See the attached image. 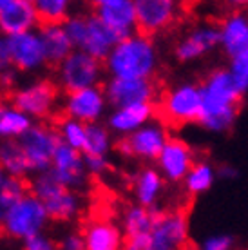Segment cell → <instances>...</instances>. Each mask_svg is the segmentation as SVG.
Here are the masks:
<instances>
[{
    "instance_id": "6da1fadb",
    "label": "cell",
    "mask_w": 248,
    "mask_h": 250,
    "mask_svg": "<svg viewBox=\"0 0 248 250\" xmlns=\"http://www.w3.org/2000/svg\"><path fill=\"white\" fill-rule=\"evenodd\" d=\"M201 85L203 111L199 118V127L212 134L228 132L239 114L241 94L230 76L227 67H216L205 76Z\"/></svg>"
},
{
    "instance_id": "7a4b0ae2",
    "label": "cell",
    "mask_w": 248,
    "mask_h": 250,
    "mask_svg": "<svg viewBox=\"0 0 248 250\" xmlns=\"http://www.w3.org/2000/svg\"><path fill=\"white\" fill-rule=\"evenodd\" d=\"M160 53L149 35L134 33L120 40L103 62L111 78L120 80H152L158 71Z\"/></svg>"
},
{
    "instance_id": "3957f363",
    "label": "cell",
    "mask_w": 248,
    "mask_h": 250,
    "mask_svg": "<svg viewBox=\"0 0 248 250\" xmlns=\"http://www.w3.org/2000/svg\"><path fill=\"white\" fill-rule=\"evenodd\" d=\"M163 118L174 125L198 124L203 111L201 85L194 82H180L163 94L160 104Z\"/></svg>"
},
{
    "instance_id": "277c9868",
    "label": "cell",
    "mask_w": 248,
    "mask_h": 250,
    "mask_svg": "<svg viewBox=\"0 0 248 250\" xmlns=\"http://www.w3.org/2000/svg\"><path fill=\"white\" fill-rule=\"evenodd\" d=\"M49 219L45 205L29 192L15 205L0 229L11 239H19L24 243L38 234H43Z\"/></svg>"
},
{
    "instance_id": "5b68a950",
    "label": "cell",
    "mask_w": 248,
    "mask_h": 250,
    "mask_svg": "<svg viewBox=\"0 0 248 250\" xmlns=\"http://www.w3.org/2000/svg\"><path fill=\"white\" fill-rule=\"evenodd\" d=\"M103 71H105V65L102 60H96L94 57L87 55L85 51L75 49L58 65L56 76L60 85L67 93H75L82 89L98 87Z\"/></svg>"
},
{
    "instance_id": "8992f818",
    "label": "cell",
    "mask_w": 248,
    "mask_h": 250,
    "mask_svg": "<svg viewBox=\"0 0 248 250\" xmlns=\"http://www.w3.org/2000/svg\"><path fill=\"white\" fill-rule=\"evenodd\" d=\"M168 131L160 120H152L142 129L127 138H120L116 150L125 158H134L142 162H156L168 142Z\"/></svg>"
},
{
    "instance_id": "52a82bcc",
    "label": "cell",
    "mask_w": 248,
    "mask_h": 250,
    "mask_svg": "<svg viewBox=\"0 0 248 250\" xmlns=\"http://www.w3.org/2000/svg\"><path fill=\"white\" fill-rule=\"evenodd\" d=\"M19 142L27 158L31 174H40L49 170L56 149L62 144L56 129L43 124H35Z\"/></svg>"
},
{
    "instance_id": "ba28073f",
    "label": "cell",
    "mask_w": 248,
    "mask_h": 250,
    "mask_svg": "<svg viewBox=\"0 0 248 250\" xmlns=\"http://www.w3.org/2000/svg\"><path fill=\"white\" fill-rule=\"evenodd\" d=\"M190 227L183 210H158L149 238L154 250H183L188 243Z\"/></svg>"
},
{
    "instance_id": "9c48e42d",
    "label": "cell",
    "mask_w": 248,
    "mask_h": 250,
    "mask_svg": "<svg viewBox=\"0 0 248 250\" xmlns=\"http://www.w3.org/2000/svg\"><path fill=\"white\" fill-rule=\"evenodd\" d=\"M219 47V24L201 22L183 35L174 45V57L181 63H192L208 57Z\"/></svg>"
},
{
    "instance_id": "30bf717a",
    "label": "cell",
    "mask_w": 248,
    "mask_h": 250,
    "mask_svg": "<svg viewBox=\"0 0 248 250\" xmlns=\"http://www.w3.org/2000/svg\"><path fill=\"white\" fill-rule=\"evenodd\" d=\"M196 152L192 145L186 144L183 138L170 136L167 145L163 147L162 154L156 160V169L168 183H183L186 174L194 167Z\"/></svg>"
},
{
    "instance_id": "8fae6325",
    "label": "cell",
    "mask_w": 248,
    "mask_h": 250,
    "mask_svg": "<svg viewBox=\"0 0 248 250\" xmlns=\"http://www.w3.org/2000/svg\"><path fill=\"white\" fill-rule=\"evenodd\" d=\"M11 102L31 120L45 118L56 105V87L49 80H35L17 89Z\"/></svg>"
},
{
    "instance_id": "7c38bea8",
    "label": "cell",
    "mask_w": 248,
    "mask_h": 250,
    "mask_svg": "<svg viewBox=\"0 0 248 250\" xmlns=\"http://www.w3.org/2000/svg\"><path fill=\"white\" fill-rule=\"evenodd\" d=\"M107 96L103 87H89L67 93L63 100V111L69 118H75L82 124H98L107 114Z\"/></svg>"
},
{
    "instance_id": "4fadbf2b",
    "label": "cell",
    "mask_w": 248,
    "mask_h": 250,
    "mask_svg": "<svg viewBox=\"0 0 248 250\" xmlns=\"http://www.w3.org/2000/svg\"><path fill=\"white\" fill-rule=\"evenodd\" d=\"M94 15L120 40L138 33L136 2L134 0H98L94 4Z\"/></svg>"
},
{
    "instance_id": "5bb4252c",
    "label": "cell",
    "mask_w": 248,
    "mask_h": 250,
    "mask_svg": "<svg viewBox=\"0 0 248 250\" xmlns=\"http://www.w3.org/2000/svg\"><path fill=\"white\" fill-rule=\"evenodd\" d=\"M6 42L7 49H9V57H11V65L17 71L35 73L47 63L38 29L15 35V37H6Z\"/></svg>"
},
{
    "instance_id": "9a60e30c",
    "label": "cell",
    "mask_w": 248,
    "mask_h": 250,
    "mask_svg": "<svg viewBox=\"0 0 248 250\" xmlns=\"http://www.w3.org/2000/svg\"><path fill=\"white\" fill-rule=\"evenodd\" d=\"M49 170L62 187L71 188L75 192L85 188L87 169L83 152H80V150H75L67 147V145L60 144V147L55 152V158H53Z\"/></svg>"
},
{
    "instance_id": "2e32d148",
    "label": "cell",
    "mask_w": 248,
    "mask_h": 250,
    "mask_svg": "<svg viewBox=\"0 0 248 250\" xmlns=\"http://www.w3.org/2000/svg\"><path fill=\"white\" fill-rule=\"evenodd\" d=\"M103 91L112 109L136 105V104H152L156 98V85L152 80L109 78L103 85Z\"/></svg>"
},
{
    "instance_id": "e0dca14e",
    "label": "cell",
    "mask_w": 248,
    "mask_h": 250,
    "mask_svg": "<svg viewBox=\"0 0 248 250\" xmlns=\"http://www.w3.org/2000/svg\"><path fill=\"white\" fill-rule=\"evenodd\" d=\"M40 24L38 11L31 0H2L0 7V33L2 37H15L37 31Z\"/></svg>"
},
{
    "instance_id": "ac0fdd59",
    "label": "cell",
    "mask_w": 248,
    "mask_h": 250,
    "mask_svg": "<svg viewBox=\"0 0 248 250\" xmlns=\"http://www.w3.org/2000/svg\"><path fill=\"white\" fill-rule=\"evenodd\" d=\"M180 6L174 0H136L138 29L143 35H152L167 29L176 22Z\"/></svg>"
},
{
    "instance_id": "d6986e66",
    "label": "cell",
    "mask_w": 248,
    "mask_h": 250,
    "mask_svg": "<svg viewBox=\"0 0 248 250\" xmlns=\"http://www.w3.org/2000/svg\"><path fill=\"white\" fill-rule=\"evenodd\" d=\"M219 47L228 60L248 53V13L232 11L219 22Z\"/></svg>"
},
{
    "instance_id": "ffe728a7",
    "label": "cell",
    "mask_w": 248,
    "mask_h": 250,
    "mask_svg": "<svg viewBox=\"0 0 248 250\" xmlns=\"http://www.w3.org/2000/svg\"><path fill=\"white\" fill-rule=\"evenodd\" d=\"M154 104H136V105H127L112 109L107 114V127L112 134L120 138H127L143 125L154 120Z\"/></svg>"
},
{
    "instance_id": "44dd1931",
    "label": "cell",
    "mask_w": 248,
    "mask_h": 250,
    "mask_svg": "<svg viewBox=\"0 0 248 250\" xmlns=\"http://www.w3.org/2000/svg\"><path fill=\"white\" fill-rule=\"evenodd\" d=\"M120 38L107 27L96 15H87V31L83 37L80 49L85 51L87 55L94 57L96 60L105 62L111 51L116 47Z\"/></svg>"
},
{
    "instance_id": "7402d4cb",
    "label": "cell",
    "mask_w": 248,
    "mask_h": 250,
    "mask_svg": "<svg viewBox=\"0 0 248 250\" xmlns=\"http://www.w3.org/2000/svg\"><path fill=\"white\" fill-rule=\"evenodd\" d=\"M83 243L85 250H124L125 234L109 219H96L85 227Z\"/></svg>"
},
{
    "instance_id": "603a6c76",
    "label": "cell",
    "mask_w": 248,
    "mask_h": 250,
    "mask_svg": "<svg viewBox=\"0 0 248 250\" xmlns=\"http://www.w3.org/2000/svg\"><path fill=\"white\" fill-rule=\"evenodd\" d=\"M165 190V178L156 167H143L132 180V194L136 205L145 208H156Z\"/></svg>"
},
{
    "instance_id": "cb8c5ba5",
    "label": "cell",
    "mask_w": 248,
    "mask_h": 250,
    "mask_svg": "<svg viewBox=\"0 0 248 250\" xmlns=\"http://www.w3.org/2000/svg\"><path fill=\"white\" fill-rule=\"evenodd\" d=\"M45 60L51 65H60L75 51V45L63 29V24H42L38 27Z\"/></svg>"
},
{
    "instance_id": "d4e9b609",
    "label": "cell",
    "mask_w": 248,
    "mask_h": 250,
    "mask_svg": "<svg viewBox=\"0 0 248 250\" xmlns=\"http://www.w3.org/2000/svg\"><path fill=\"white\" fill-rule=\"evenodd\" d=\"M33 125V120L13 105V102H0V142L20 140Z\"/></svg>"
},
{
    "instance_id": "484cf974",
    "label": "cell",
    "mask_w": 248,
    "mask_h": 250,
    "mask_svg": "<svg viewBox=\"0 0 248 250\" xmlns=\"http://www.w3.org/2000/svg\"><path fill=\"white\" fill-rule=\"evenodd\" d=\"M51 219L56 221H69L75 219L82 210V196L71 188L60 187L47 201H43Z\"/></svg>"
},
{
    "instance_id": "4316f807",
    "label": "cell",
    "mask_w": 248,
    "mask_h": 250,
    "mask_svg": "<svg viewBox=\"0 0 248 250\" xmlns=\"http://www.w3.org/2000/svg\"><path fill=\"white\" fill-rule=\"evenodd\" d=\"M158 210L156 208H145L142 205H130L125 208L122 216V230L127 238H140V236H149Z\"/></svg>"
},
{
    "instance_id": "83f0119b",
    "label": "cell",
    "mask_w": 248,
    "mask_h": 250,
    "mask_svg": "<svg viewBox=\"0 0 248 250\" xmlns=\"http://www.w3.org/2000/svg\"><path fill=\"white\" fill-rule=\"evenodd\" d=\"M0 167L6 172V176L19 178V180L31 174L27 158H25L24 150L20 147L19 140H4V142H0Z\"/></svg>"
},
{
    "instance_id": "f1b7e54d",
    "label": "cell",
    "mask_w": 248,
    "mask_h": 250,
    "mask_svg": "<svg viewBox=\"0 0 248 250\" xmlns=\"http://www.w3.org/2000/svg\"><path fill=\"white\" fill-rule=\"evenodd\" d=\"M216 180L217 167H214L208 160H198L181 185L188 196H201L214 187Z\"/></svg>"
},
{
    "instance_id": "f546056e",
    "label": "cell",
    "mask_w": 248,
    "mask_h": 250,
    "mask_svg": "<svg viewBox=\"0 0 248 250\" xmlns=\"http://www.w3.org/2000/svg\"><path fill=\"white\" fill-rule=\"evenodd\" d=\"M27 194L29 192H27L24 180L6 176V180L0 183V227L4 225V221L15 208V205Z\"/></svg>"
},
{
    "instance_id": "4dcf8cb0",
    "label": "cell",
    "mask_w": 248,
    "mask_h": 250,
    "mask_svg": "<svg viewBox=\"0 0 248 250\" xmlns=\"http://www.w3.org/2000/svg\"><path fill=\"white\" fill-rule=\"evenodd\" d=\"M112 150V132L105 124H89L87 125V136L83 154H94V156H107Z\"/></svg>"
},
{
    "instance_id": "1f68e13d",
    "label": "cell",
    "mask_w": 248,
    "mask_h": 250,
    "mask_svg": "<svg viewBox=\"0 0 248 250\" xmlns=\"http://www.w3.org/2000/svg\"><path fill=\"white\" fill-rule=\"evenodd\" d=\"M56 132H58V138L63 145H67L71 149L80 150L83 152V147H85V136H87V125L78 122L75 118H62L58 122V127H56Z\"/></svg>"
},
{
    "instance_id": "d6a6232c",
    "label": "cell",
    "mask_w": 248,
    "mask_h": 250,
    "mask_svg": "<svg viewBox=\"0 0 248 250\" xmlns=\"http://www.w3.org/2000/svg\"><path fill=\"white\" fill-rule=\"evenodd\" d=\"M35 7L42 24H63L71 17L69 0H37Z\"/></svg>"
},
{
    "instance_id": "836d02e7",
    "label": "cell",
    "mask_w": 248,
    "mask_h": 250,
    "mask_svg": "<svg viewBox=\"0 0 248 250\" xmlns=\"http://www.w3.org/2000/svg\"><path fill=\"white\" fill-rule=\"evenodd\" d=\"M62 187L60 183L56 182V178L51 174V170H45V172H40V174H33L31 183H29V190L35 198L42 201H47L53 196V194Z\"/></svg>"
},
{
    "instance_id": "e575fe53",
    "label": "cell",
    "mask_w": 248,
    "mask_h": 250,
    "mask_svg": "<svg viewBox=\"0 0 248 250\" xmlns=\"http://www.w3.org/2000/svg\"><path fill=\"white\" fill-rule=\"evenodd\" d=\"M227 69H228L239 94L245 96L248 93V53L230 58L228 63H227Z\"/></svg>"
},
{
    "instance_id": "d590c367",
    "label": "cell",
    "mask_w": 248,
    "mask_h": 250,
    "mask_svg": "<svg viewBox=\"0 0 248 250\" xmlns=\"http://www.w3.org/2000/svg\"><path fill=\"white\" fill-rule=\"evenodd\" d=\"M63 29L67 33V37L71 38V42L75 45V49H80L83 37L87 31V15H71L65 22H63Z\"/></svg>"
},
{
    "instance_id": "8d00e7d4",
    "label": "cell",
    "mask_w": 248,
    "mask_h": 250,
    "mask_svg": "<svg viewBox=\"0 0 248 250\" xmlns=\"http://www.w3.org/2000/svg\"><path fill=\"white\" fill-rule=\"evenodd\" d=\"M236 249V239L230 234H210L199 241L198 250H234Z\"/></svg>"
},
{
    "instance_id": "74e56055",
    "label": "cell",
    "mask_w": 248,
    "mask_h": 250,
    "mask_svg": "<svg viewBox=\"0 0 248 250\" xmlns=\"http://www.w3.org/2000/svg\"><path fill=\"white\" fill-rule=\"evenodd\" d=\"M83 160H85L87 174L100 176V174H103V172H107V169H109V158H107V156L83 154Z\"/></svg>"
},
{
    "instance_id": "f35d334b",
    "label": "cell",
    "mask_w": 248,
    "mask_h": 250,
    "mask_svg": "<svg viewBox=\"0 0 248 250\" xmlns=\"http://www.w3.org/2000/svg\"><path fill=\"white\" fill-rule=\"evenodd\" d=\"M22 249L24 250H56V243L49 236L38 234L35 238L24 241V243H22Z\"/></svg>"
},
{
    "instance_id": "ab89813d",
    "label": "cell",
    "mask_w": 248,
    "mask_h": 250,
    "mask_svg": "<svg viewBox=\"0 0 248 250\" xmlns=\"http://www.w3.org/2000/svg\"><path fill=\"white\" fill-rule=\"evenodd\" d=\"M62 250H85V243H83V236L76 234V232H69L62 238L60 243Z\"/></svg>"
},
{
    "instance_id": "60d3db41",
    "label": "cell",
    "mask_w": 248,
    "mask_h": 250,
    "mask_svg": "<svg viewBox=\"0 0 248 250\" xmlns=\"http://www.w3.org/2000/svg\"><path fill=\"white\" fill-rule=\"evenodd\" d=\"M124 250H154L150 243L149 236H140V238H127L125 239Z\"/></svg>"
},
{
    "instance_id": "b9f144b4",
    "label": "cell",
    "mask_w": 248,
    "mask_h": 250,
    "mask_svg": "<svg viewBox=\"0 0 248 250\" xmlns=\"http://www.w3.org/2000/svg\"><path fill=\"white\" fill-rule=\"evenodd\" d=\"M17 78H19V71L13 67H6L0 69V87L9 89L17 83Z\"/></svg>"
},
{
    "instance_id": "7bdbcfd3",
    "label": "cell",
    "mask_w": 248,
    "mask_h": 250,
    "mask_svg": "<svg viewBox=\"0 0 248 250\" xmlns=\"http://www.w3.org/2000/svg\"><path fill=\"white\" fill-rule=\"evenodd\" d=\"M217 178H221V180H236L237 178V169L236 167H232V165H221V167H217Z\"/></svg>"
},
{
    "instance_id": "ee69618b",
    "label": "cell",
    "mask_w": 248,
    "mask_h": 250,
    "mask_svg": "<svg viewBox=\"0 0 248 250\" xmlns=\"http://www.w3.org/2000/svg\"><path fill=\"white\" fill-rule=\"evenodd\" d=\"M4 180H6V172H4V170H2V167H0V183L4 182Z\"/></svg>"
},
{
    "instance_id": "f6af8a7d",
    "label": "cell",
    "mask_w": 248,
    "mask_h": 250,
    "mask_svg": "<svg viewBox=\"0 0 248 250\" xmlns=\"http://www.w3.org/2000/svg\"><path fill=\"white\" fill-rule=\"evenodd\" d=\"M0 7H2V0H0Z\"/></svg>"
}]
</instances>
